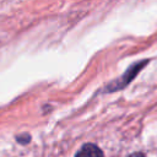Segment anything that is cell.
Returning <instances> with one entry per match:
<instances>
[{"label": "cell", "mask_w": 157, "mask_h": 157, "mask_svg": "<svg viewBox=\"0 0 157 157\" xmlns=\"http://www.w3.org/2000/svg\"><path fill=\"white\" fill-rule=\"evenodd\" d=\"M75 157H103V152L98 146L93 144H86L78 150Z\"/></svg>", "instance_id": "cell-1"}, {"label": "cell", "mask_w": 157, "mask_h": 157, "mask_svg": "<svg viewBox=\"0 0 157 157\" xmlns=\"http://www.w3.org/2000/svg\"><path fill=\"white\" fill-rule=\"evenodd\" d=\"M129 157H145L142 153H140V152H135V153H132V155H130Z\"/></svg>", "instance_id": "cell-2"}]
</instances>
